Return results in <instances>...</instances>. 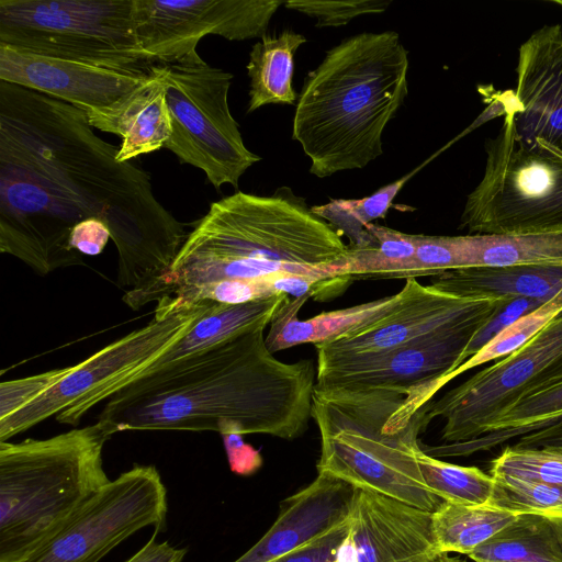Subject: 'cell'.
<instances>
[{"label":"cell","instance_id":"6da1fadb","mask_svg":"<svg viewBox=\"0 0 562 562\" xmlns=\"http://www.w3.org/2000/svg\"><path fill=\"white\" fill-rule=\"evenodd\" d=\"M80 109L0 80V251L41 276L85 265L72 228L98 218L119 254L117 285L139 290L173 262L188 233L150 175L119 161Z\"/></svg>","mask_w":562,"mask_h":562},{"label":"cell","instance_id":"7a4b0ae2","mask_svg":"<svg viewBox=\"0 0 562 562\" xmlns=\"http://www.w3.org/2000/svg\"><path fill=\"white\" fill-rule=\"evenodd\" d=\"M266 327L137 374L98 415L110 436L125 430L262 434L293 440L312 417L317 367L278 360Z\"/></svg>","mask_w":562,"mask_h":562},{"label":"cell","instance_id":"3957f363","mask_svg":"<svg viewBox=\"0 0 562 562\" xmlns=\"http://www.w3.org/2000/svg\"><path fill=\"white\" fill-rule=\"evenodd\" d=\"M348 255L341 234L290 188L269 196L237 191L210 204L159 278L125 292L122 300L137 311L165 297L186 302L198 289L217 282L277 272L347 278L342 263Z\"/></svg>","mask_w":562,"mask_h":562},{"label":"cell","instance_id":"277c9868","mask_svg":"<svg viewBox=\"0 0 562 562\" xmlns=\"http://www.w3.org/2000/svg\"><path fill=\"white\" fill-rule=\"evenodd\" d=\"M408 52L395 31L363 32L307 74L292 137L318 178L361 169L383 154L382 134L407 93Z\"/></svg>","mask_w":562,"mask_h":562},{"label":"cell","instance_id":"5b68a950","mask_svg":"<svg viewBox=\"0 0 562 562\" xmlns=\"http://www.w3.org/2000/svg\"><path fill=\"white\" fill-rule=\"evenodd\" d=\"M99 423L46 439L0 441V562H21L111 480Z\"/></svg>","mask_w":562,"mask_h":562},{"label":"cell","instance_id":"8992f818","mask_svg":"<svg viewBox=\"0 0 562 562\" xmlns=\"http://www.w3.org/2000/svg\"><path fill=\"white\" fill-rule=\"evenodd\" d=\"M406 395L385 389L314 390L312 418L321 437L317 472L434 513L445 502L425 484L416 459L429 403L405 427L387 425Z\"/></svg>","mask_w":562,"mask_h":562},{"label":"cell","instance_id":"52a82bcc","mask_svg":"<svg viewBox=\"0 0 562 562\" xmlns=\"http://www.w3.org/2000/svg\"><path fill=\"white\" fill-rule=\"evenodd\" d=\"M216 302L161 299L145 326L103 347L83 361L60 369L57 380L14 413L0 418V441H9L45 419L76 426L136 373L179 341Z\"/></svg>","mask_w":562,"mask_h":562},{"label":"cell","instance_id":"ba28073f","mask_svg":"<svg viewBox=\"0 0 562 562\" xmlns=\"http://www.w3.org/2000/svg\"><path fill=\"white\" fill-rule=\"evenodd\" d=\"M0 43L102 68L150 71L135 0H0Z\"/></svg>","mask_w":562,"mask_h":562},{"label":"cell","instance_id":"9c48e42d","mask_svg":"<svg viewBox=\"0 0 562 562\" xmlns=\"http://www.w3.org/2000/svg\"><path fill=\"white\" fill-rule=\"evenodd\" d=\"M162 80L172 133L164 148L181 164L201 169L217 190L238 189L245 171L261 159L244 144L228 105L233 75L212 67L196 53L170 63H155Z\"/></svg>","mask_w":562,"mask_h":562},{"label":"cell","instance_id":"30bf717a","mask_svg":"<svg viewBox=\"0 0 562 562\" xmlns=\"http://www.w3.org/2000/svg\"><path fill=\"white\" fill-rule=\"evenodd\" d=\"M483 177L468 195L460 228L470 234L562 233V162L518 145L504 122L486 144Z\"/></svg>","mask_w":562,"mask_h":562},{"label":"cell","instance_id":"8fae6325","mask_svg":"<svg viewBox=\"0 0 562 562\" xmlns=\"http://www.w3.org/2000/svg\"><path fill=\"white\" fill-rule=\"evenodd\" d=\"M560 383L562 311L520 348L430 401L427 417L445 420V443L472 440L520 398Z\"/></svg>","mask_w":562,"mask_h":562},{"label":"cell","instance_id":"7c38bea8","mask_svg":"<svg viewBox=\"0 0 562 562\" xmlns=\"http://www.w3.org/2000/svg\"><path fill=\"white\" fill-rule=\"evenodd\" d=\"M168 512L155 465L135 464L98 491L49 540L21 562H99L143 528L158 532Z\"/></svg>","mask_w":562,"mask_h":562},{"label":"cell","instance_id":"4fadbf2b","mask_svg":"<svg viewBox=\"0 0 562 562\" xmlns=\"http://www.w3.org/2000/svg\"><path fill=\"white\" fill-rule=\"evenodd\" d=\"M491 319L440 330L383 355L317 367L315 390L385 389L403 393L406 398L390 422L406 426L432 401V385L463 363L467 347Z\"/></svg>","mask_w":562,"mask_h":562},{"label":"cell","instance_id":"5bb4252c","mask_svg":"<svg viewBox=\"0 0 562 562\" xmlns=\"http://www.w3.org/2000/svg\"><path fill=\"white\" fill-rule=\"evenodd\" d=\"M281 0H135L139 44L155 63L196 53L206 35L229 41L262 37Z\"/></svg>","mask_w":562,"mask_h":562},{"label":"cell","instance_id":"9a60e30c","mask_svg":"<svg viewBox=\"0 0 562 562\" xmlns=\"http://www.w3.org/2000/svg\"><path fill=\"white\" fill-rule=\"evenodd\" d=\"M515 90L490 95L515 142L562 162V26L543 25L518 52Z\"/></svg>","mask_w":562,"mask_h":562},{"label":"cell","instance_id":"2e32d148","mask_svg":"<svg viewBox=\"0 0 562 562\" xmlns=\"http://www.w3.org/2000/svg\"><path fill=\"white\" fill-rule=\"evenodd\" d=\"M403 303L387 317L335 340L315 345L316 367L386 353L434 333L491 319L510 296L458 297L406 279Z\"/></svg>","mask_w":562,"mask_h":562},{"label":"cell","instance_id":"e0dca14e","mask_svg":"<svg viewBox=\"0 0 562 562\" xmlns=\"http://www.w3.org/2000/svg\"><path fill=\"white\" fill-rule=\"evenodd\" d=\"M150 71L102 68L0 43L1 81L50 95L81 111L112 104L146 80Z\"/></svg>","mask_w":562,"mask_h":562},{"label":"cell","instance_id":"ac0fdd59","mask_svg":"<svg viewBox=\"0 0 562 562\" xmlns=\"http://www.w3.org/2000/svg\"><path fill=\"white\" fill-rule=\"evenodd\" d=\"M431 514L357 487L350 521L358 562H434L441 552Z\"/></svg>","mask_w":562,"mask_h":562},{"label":"cell","instance_id":"d6986e66","mask_svg":"<svg viewBox=\"0 0 562 562\" xmlns=\"http://www.w3.org/2000/svg\"><path fill=\"white\" fill-rule=\"evenodd\" d=\"M285 498L270 529L234 562H276L350 517L357 487L325 472Z\"/></svg>","mask_w":562,"mask_h":562},{"label":"cell","instance_id":"ffe728a7","mask_svg":"<svg viewBox=\"0 0 562 562\" xmlns=\"http://www.w3.org/2000/svg\"><path fill=\"white\" fill-rule=\"evenodd\" d=\"M83 112L91 127L121 137L116 154L121 162L164 148L172 133L166 89L154 70L112 104Z\"/></svg>","mask_w":562,"mask_h":562},{"label":"cell","instance_id":"44dd1931","mask_svg":"<svg viewBox=\"0 0 562 562\" xmlns=\"http://www.w3.org/2000/svg\"><path fill=\"white\" fill-rule=\"evenodd\" d=\"M405 295L403 286L395 294L347 308L322 312L306 319H300L297 315L308 296L286 295L270 321L267 348L273 353L301 344L331 341L367 328L391 315L403 303Z\"/></svg>","mask_w":562,"mask_h":562},{"label":"cell","instance_id":"7402d4cb","mask_svg":"<svg viewBox=\"0 0 562 562\" xmlns=\"http://www.w3.org/2000/svg\"><path fill=\"white\" fill-rule=\"evenodd\" d=\"M429 285L458 297L547 301L562 290V263L462 268L432 276Z\"/></svg>","mask_w":562,"mask_h":562},{"label":"cell","instance_id":"603a6c76","mask_svg":"<svg viewBox=\"0 0 562 562\" xmlns=\"http://www.w3.org/2000/svg\"><path fill=\"white\" fill-rule=\"evenodd\" d=\"M285 296L286 295H279L245 304L215 303L207 313L193 324L191 329L179 341L140 373L153 371L190 355L205 350L233 336L257 327H267L276 310ZM140 373L138 372L134 376Z\"/></svg>","mask_w":562,"mask_h":562},{"label":"cell","instance_id":"cb8c5ba5","mask_svg":"<svg viewBox=\"0 0 562 562\" xmlns=\"http://www.w3.org/2000/svg\"><path fill=\"white\" fill-rule=\"evenodd\" d=\"M562 416V383L529 394L509 406L479 438L438 446H422L431 457H468L542 428Z\"/></svg>","mask_w":562,"mask_h":562},{"label":"cell","instance_id":"d4e9b609","mask_svg":"<svg viewBox=\"0 0 562 562\" xmlns=\"http://www.w3.org/2000/svg\"><path fill=\"white\" fill-rule=\"evenodd\" d=\"M306 37L290 29L278 35L265 34L250 53L247 72L250 79L247 113L267 104H294L292 87L294 55Z\"/></svg>","mask_w":562,"mask_h":562},{"label":"cell","instance_id":"484cf974","mask_svg":"<svg viewBox=\"0 0 562 562\" xmlns=\"http://www.w3.org/2000/svg\"><path fill=\"white\" fill-rule=\"evenodd\" d=\"M467 557L474 562H562V519L518 515Z\"/></svg>","mask_w":562,"mask_h":562},{"label":"cell","instance_id":"4316f807","mask_svg":"<svg viewBox=\"0 0 562 562\" xmlns=\"http://www.w3.org/2000/svg\"><path fill=\"white\" fill-rule=\"evenodd\" d=\"M518 515L491 505L443 502L431 514L432 530L441 553L468 555L516 520Z\"/></svg>","mask_w":562,"mask_h":562},{"label":"cell","instance_id":"83f0119b","mask_svg":"<svg viewBox=\"0 0 562 562\" xmlns=\"http://www.w3.org/2000/svg\"><path fill=\"white\" fill-rule=\"evenodd\" d=\"M463 240L469 268L562 263V233L469 234L463 236Z\"/></svg>","mask_w":562,"mask_h":562},{"label":"cell","instance_id":"f1b7e54d","mask_svg":"<svg viewBox=\"0 0 562 562\" xmlns=\"http://www.w3.org/2000/svg\"><path fill=\"white\" fill-rule=\"evenodd\" d=\"M416 459L427 487L445 502L487 505L494 486L491 474L476 467H464L427 454L422 447Z\"/></svg>","mask_w":562,"mask_h":562},{"label":"cell","instance_id":"f546056e","mask_svg":"<svg viewBox=\"0 0 562 562\" xmlns=\"http://www.w3.org/2000/svg\"><path fill=\"white\" fill-rule=\"evenodd\" d=\"M417 170L415 169L363 199L331 200L327 204L311 209L313 213L331 226L338 227L340 234L347 233L352 243L351 247L362 248L371 246L373 245V238L366 231V226L372 223L373 220L385 217L397 192Z\"/></svg>","mask_w":562,"mask_h":562},{"label":"cell","instance_id":"4dcf8cb0","mask_svg":"<svg viewBox=\"0 0 562 562\" xmlns=\"http://www.w3.org/2000/svg\"><path fill=\"white\" fill-rule=\"evenodd\" d=\"M561 311L562 290L531 312L519 317L517 321L502 330L494 339H492L474 356L464 361L456 370L437 381L430 390V400H432L436 393L441 390L448 382L461 373H464L465 371L484 364L488 361L499 358L502 359L520 348L537 333H539Z\"/></svg>","mask_w":562,"mask_h":562},{"label":"cell","instance_id":"1f68e13d","mask_svg":"<svg viewBox=\"0 0 562 562\" xmlns=\"http://www.w3.org/2000/svg\"><path fill=\"white\" fill-rule=\"evenodd\" d=\"M494 486L487 505L516 515L562 519V487L507 475H492Z\"/></svg>","mask_w":562,"mask_h":562},{"label":"cell","instance_id":"d6a6232c","mask_svg":"<svg viewBox=\"0 0 562 562\" xmlns=\"http://www.w3.org/2000/svg\"><path fill=\"white\" fill-rule=\"evenodd\" d=\"M462 268H469L462 236L417 235V247L412 259L370 280L432 277Z\"/></svg>","mask_w":562,"mask_h":562},{"label":"cell","instance_id":"836d02e7","mask_svg":"<svg viewBox=\"0 0 562 562\" xmlns=\"http://www.w3.org/2000/svg\"><path fill=\"white\" fill-rule=\"evenodd\" d=\"M491 475H507L562 487V447H506L492 461Z\"/></svg>","mask_w":562,"mask_h":562},{"label":"cell","instance_id":"e575fe53","mask_svg":"<svg viewBox=\"0 0 562 562\" xmlns=\"http://www.w3.org/2000/svg\"><path fill=\"white\" fill-rule=\"evenodd\" d=\"M392 0H289L284 7L316 19V27L342 26L352 19L371 13H382Z\"/></svg>","mask_w":562,"mask_h":562},{"label":"cell","instance_id":"d590c367","mask_svg":"<svg viewBox=\"0 0 562 562\" xmlns=\"http://www.w3.org/2000/svg\"><path fill=\"white\" fill-rule=\"evenodd\" d=\"M543 302L546 301L527 297L509 299L493 318L473 337L463 353V362L474 356L502 330Z\"/></svg>","mask_w":562,"mask_h":562},{"label":"cell","instance_id":"8d00e7d4","mask_svg":"<svg viewBox=\"0 0 562 562\" xmlns=\"http://www.w3.org/2000/svg\"><path fill=\"white\" fill-rule=\"evenodd\" d=\"M349 526L350 517L347 521L276 562H326L347 536Z\"/></svg>","mask_w":562,"mask_h":562},{"label":"cell","instance_id":"74e56055","mask_svg":"<svg viewBox=\"0 0 562 562\" xmlns=\"http://www.w3.org/2000/svg\"><path fill=\"white\" fill-rule=\"evenodd\" d=\"M111 238L104 222L89 218L77 224L70 234V247L81 255L97 256L101 254Z\"/></svg>","mask_w":562,"mask_h":562},{"label":"cell","instance_id":"f35d334b","mask_svg":"<svg viewBox=\"0 0 562 562\" xmlns=\"http://www.w3.org/2000/svg\"><path fill=\"white\" fill-rule=\"evenodd\" d=\"M231 471L238 475H251L262 465V457L252 446L246 443L243 435H222Z\"/></svg>","mask_w":562,"mask_h":562},{"label":"cell","instance_id":"ab89813d","mask_svg":"<svg viewBox=\"0 0 562 562\" xmlns=\"http://www.w3.org/2000/svg\"><path fill=\"white\" fill-rule=\"evenodd\" d=\"M157 532L131 558L124 562H182L187 549L177 548L167 541L159 542L156 540Z\"/></svg>","mask_w":562,"mask_h":562},{"label":"cell","instance_id":"60d3db41","mask_svg":"<svg viewBox=\"0 0 562 562\" xmlns=\"http://www.w3.org/2000/svg\"><path fill=\"white\" fill-rule=\"evenodd\" d=\"M513 446L519 448L562 447V416L542 428L518 437Z\"/></svg>","mask_w":562,"mask_h":562},{"label":"cell","instance_id":"b9f144b4","mask_svg":"<svg viewBox=\"0 0 562 562\" xmlns=\"http://www.w3.org/2000/svg\"><path fill=\"white\" fill-rule=\"evenodd\" d=\"M326 562H358V551L351 521L347 536Z\"/></svg>","mask_w":562,"mask_h":562},{"label":"cell","instance_id":"7bdbcfd3","mask_svg":"<svg viewBox=\"0 0 562 562\" xmlns=\"http://www.w3.org/2000/svg\"><path fill=\"white\" fill-rule=\"evenodd\" d=\"M434 562H465L456 557H450L448 553H441Z\"/></svg>","mask_w":562,"mask_h":562},{"label":"cell","instance_id":"ee69618b","mask_svg":"<svg viewBox=\"0 0 562 562\" xmlns=\"http://www.w3.org/2000/svg\"><path fill=\"white\" fill-rule=\"evenodd\" d=\"M552 2L562 7V0H554Z\"/></svg>","mask_w":562,"mask_h":562}]
</instances>
